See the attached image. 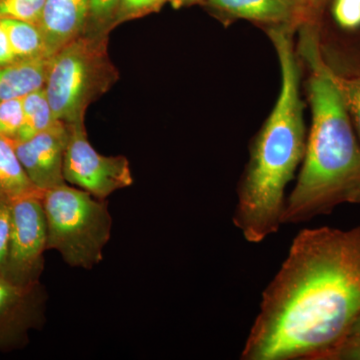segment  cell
I'll return each instance as SVG.
<instances>
[{
  "mask_svg": "<svg viewBox=\"0 0 360 360\" xmlns=\"http://www.w3.org/2000/svg\"><path fill=\"white\" fill-rule=\"evenodd\" d=\"M360 314V225L296 234L262 292L241 360H314Z\"/></svg>",
  "mask_w": 360,
  "mask_h": 360,
  "instance_id": "obj_1",
  "label": "cell"
},
{
  "mask_svg": "<svg viewBox=\"0 0 360 360\" xmlns=\"http://www.w3.org/2000/svg\"><path fill=\"white\" fill-rule=\"evenodd\" d=\"M298 30L296 52L309 72L311 125L283 224H304L341 205H360V141L335 70L322 53L321 26L304 25Z\"/></svg>",
  "mask_w": 360,
  "mask_h": 360,
  "instance_id": "obj_2",
  "label": "cell"
},
{
  "mask_svg": "<svg viewBox=\"0 0 360 360\" xmlns=\"http://www.w3.org/2000/svg\"><path fill=\"white\" fill-rule=\"evenodd\" d=\"M265 32L281 66V91L274 110L251 141L232 215L234 226L253 245L274 236L283 225L285 189L302 165L307 139L300 94L302 63L293 44L295 30L269 28Z\"/></svg>",
  "mask_w": 360,
  "mask_h": 360,
  "instance_id": "obj_3",
  "label": "cell"
},
{
  "mask_svg": "<svg viewBox=\"0 0 360 360\" xmlns=\"http://www.w3.org/2000/svg\"><path fill=\"white\" fill-rule=\"evenodd\" d=\"M108 44V35L82 33L49 58L44 89L58 122H84L90 104L120 79Z\"/></svg>",
  "mask_w": 360,
  "mask_h": 360,
  "instance_id": "obj_4",
  "label": "cell"
},
{
  "mask_svg": "<svg viewBox=\"0 0 360 360\" xmlns=\"http://www.w3.org/2000/svg\"><path fill=\"white\" fill-rule=\"evenodd\" d=\"M47 250H56L71 267L91 269L103 259L112 229L106 200L63 184L41 194Z\"/></svg>",
  "mask_w": 360,
  "mask_h": 360,
  "instance_id": "obj_5",
  "label": "cell"
},
{
  "mask_svg": "<svg viewBox=\"0 0 360 360\" xmlns=\"http://www.w3.org/2000/svg\"><path fill=\"white\" fill-rule=\"evenodd\" d=\"M42 193L11 201L8 255L0 274L14 283H39L44 271L47 231Z\"/></svg>",
  "mask_w": 360,
  "mask_h": 360,
  "instance_id": "obj_6",
  "label": "cell"
},
{
  "mask_svg": "<svg viewBox=\"0 0 360 360\" xmlns=\"http://www.w3.org/2000/svg\"><path fill=\"white\" fill-rule=\"evenodd\" d=\"M68 125L70 139L63 165L66 184L101 200L132 186L134 177L125 156L101 155L90 143L84 122Z\"/></svg>",
  "mask_w": 360,
  "mask_h": 360,
  "instance_id": "obj_7",
  "label": "cell"
},
{
  "mask_svg": "<svg viewBox=\"0 0 360 360\" xmlns=\"http://www.w3.org/2000/svg\"><path fill=\"white\" fill-rule=\"evenodd\" d=\"M46 292L41 283H14L0 274V352L25 347L28 333L44 324Z\"/></svg>",
  "mask_w": 360,
  "mask_h": 360,
  "instance_id": "obj_8",
  "label": "cell"
},
{
  "mask_svg": "<svg viewBox=\"0 0 360 360\" xmlns=\"http://www.w3.org/2000/svg\"><path fill=\"white\" fill-rule=\"evenodd\" d=\"M68 139L70 125L58 120L32 139L13 141L26 174L39 191L66 184L63 165Z\"/></svg>",
  "mask_w": 360,
  "mask_h": 360,
  "instance_id": "obj_9",
  "label": "cell"
},
{
  "mask_svg": "<svg viewBox=\"0 0 360 360\" xmlns=\"http://www.w3.org/2000/svg\"><path fill=\"white\" fill-rule=\"evenodd\" d=\"M205 6L224 20H245L265 30L321 25L302 0H206Z\"/></svg>",
  "mask_w": 360,
  "mask_h": 360,
  "instance_id": "obj_10",
  "label": "cell"
},
{
  "mask_svg": "<svg viewBox=\"0 0 360 360\" xmlns=\"http://www.w3.org/2000/svg\"><path fill=\"white\" fill-rule=\"evenodd\" d=\"M89 0H45L39 27L49 56L84 32Z\"/></svg>",
  "mask_w": 360,
  "mask_h": 360,
  "instance_id": "obj_11",
  "label": "cell"
},
{
  "mask_svg": "<svg viewBox=\"0 0 360 360\" xmlns=\"http://www.w3.org/2000/svg\"><path fill=\"white\" fill-rule=\"evenodd\" d=\"M49 58L16 61L0 66V103L23 98L33 91L44 89Z\"/></svg>",
  "mask_w": 360,
  "mask_h": 360,
  "instance_id": "obj_12",
  "label": "cell"
},
{
  "mask_svg": "<svg viewBox=\"0 0 360 360\" xmlns=\"http://www.w3.org/2000/svg\"><path fill=\"white\" fill-rule=\"evenodd\" d=\"M41 193L26 174L13 141L0 135V198L13 201Z\"/></svg>",
  "mask_w": 360,
  "mask_h": 360,
  "instance_id": "obj_13",
  "label": "cell"
},
{
  "mask_svg": "<svg viewBox=\"0 0 360 360\" xmlns=\"http://www.w3.org/2000/svg\"><path fill=\"white\" fill-rule=\"evenodd\" d=\"M18 61L51 58L39 25L25 20H0Z\"/></svg>",
  "mask_w": 360,
  "mask_h": 360,
  "instance_id": "obj_14",
  "label": "cell"
},
{
  "mask_svg": "<svg viewBox=\"0 0 360 360\" xmlns=\"http://www.w3.org/2000/svg\"><path fill=\"white\" fill-rule=\"evenodd\" d=\"M22 106V127L15 141L32 139L58 122L54 117L44 87L23 97Z\"/></svg>",
  "mask_w": 360,
  "mask_h": 360,
  "instance_id": "obj_15",
  "label": "cell"
},
{
  "mask_svg": "<svg viewBox=\"0 0 360 360\" xmlns=\"http://www.w3.org/2000/svg\"><path fill=\"white\" fill-rule=\"evenodd\" d=\"M122 0H89V14L84 33L108 35L115 27L116 15Z\"/></svg>",
  "mask_w": 360,
  "mask_h": 360,
  "instance_id": "obj_16",
  "label": "cell"
},
{
  "mask_svg": "<svg viewBox=\"0 0 360 360\" xmlns=\"http://www.w3.org/2000/svg\"><path fill=\"white\" fill-rule=\"evenodd\" d=\"M45 0H0V20L28 21L39 25Z\"/></svg>",
  "mask_w": 360,
  "mask_h": 360,
  "instance_id": "obj_17",
  "label": "cell"
},
{
  "mask_svg": "<svg viewBox=\"0 0 360 360\" xmlns=\"http://www.w3.org/2000/svg\"><path fill=\"white\" fill-rule=\"evenodd\" d=\"M335 73L360 141V75H345L336 70Z\"/></svg>",
  "mask_w": 360,
  "mask_h": 360,
  "instance_id": "obj_18",
  "label": "cell"
},
{
  "mask_svg": "<svg viewBox=\"0 0 360 360\" xmlns=\"http://www.w3.org/2000/svg\"><path fill=\"white\" fill-rule=\"evenodd\" d=\"M23 123L22 98L0 103V135L15 141Z\"/></svg>",
  "mask_w": 360,
  "mask_h": 360,
  "instance_id": "obj_19",
  "label": "cell"
},
{
  "mask_svg": "<svg viewBox=\"0 0 360 360\" xmlns=\"http://www.w3.org/2000/svg\"><path fill=\"white\" fill-rule=\"evenodd\" d=\"M165 4L167 0H122L116 15L115 27L127 21L160 13Z\"/></svg>",
  "mask_w": 360,
  "mask_h": 360,
  "instance_id": "obj_20",
  "label": "cell"
},
{
  "mask_svg": "<svg viewBox=\"0 0 360 360\" xmlns=\"http://www.w3.org/2000/svg\"><path fill=\"white\" fill-rule=\"evenodd\" d=\"M331 14L336 25L347 32L360 28V0H330Z\"/></svg>",
  "mask_w": 360,
  "mask_h": 360,
  "instance_id": "obj_21",
  "label": "cell"
},
{
  "mask_svg": "<svg viewBox=\"0 0 360 360\" xmlns=\"http://www.w3.org/2000/svg\"><path fill=\"white\" fill-rule=\"evenodd\" d=\"M314 360H360V338H343L317 354Z\"/></svg>",
  "mask_w": 360,
  "mask_h": 360,
  "instance_id": "obj_22",
  "label": "cell"
},
{
  "mask_svg": "<svg viewBox=\"0 0 360 360\" xmlns=\"http://www.w3.org/2000/svg\"><path fill=\"white\" fill-rule=\"evenodd\" d=\"M11 229V201L0 198V272L8 255Z\"/></svg>",
  "mask_w": 360,
  "mask_h": 360,
  "instance_id": "obj_23",
  "label": "cell"
},
{
  "mask_svg": "<svg viewBox=\"0 0 360 360\" xmlns=\"http://www.w3.org/2000/svg\"><path fill=\"white\" fill-rule=\"evenodd\" d=\"M8 37L1 22H0V66H6L16 63Z\"/></svg>",
  "mask_w": 360,
  "mask_h": 360,
  "instance_id": "obj_24",
  "label": "cell"
},
{
  "mask_svg": "<svg viewBox=\"0 0 360 360\" xmlns=\"http://www.w3.org/2000/svg\"><path fill=\"white\" fill-rule=\"evenodd\" d=\"M311 13L314 18L321 22L322 14L326 11V7L330 4V0H302Z\"/></svg>",
  "mask_w": 360,
  "mask_h": 360,
  "instance_id": "obj_25",
  "label": "cell"
},
{
  "mask_svg": "<svg viewBox=\"0 0 360 360\" xmlns=\"http://www.w3.org/2000/svg\"><path fill=\"white\" fill-rule=\"evenodd\" d=\"M172 8L180 9L194 6H205L206 0H167Z\"/></svg>",
  "mask_w": 360,
  "mask_h": 360,
  "instance_id": "obj_26",
  "label": "cell"
},
{
  "mask_svg": "<svg viewBox=\"0 0 360 360\" xmlns=\"http://www.w3.org/2000/svg\"><path fill=\"white\" fill-rule=\"evenodd\" d=\"M360 338V314L359 316L354 319V321L352 322V326H350L349 329H348L347 335L343 338Z\"/></svg>",
  "mask_w": 360,
  "mask_h": 360,
  "instance_id": "obj_27",
  "label": "cell"
}]
</instances>
